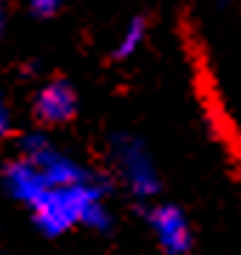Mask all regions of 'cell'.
<instances>
[{"label": "cell", "mask_w": 241, "mask_h": 255, "mask_svg": "<svg viewBox=\"0 0 241 255\" xmlns=\"http://www.w3.org/2000/svg\"><path fill=\"white\" fill-rule=\"evenodd\" d=\"M74 111H77V97L68 82H48L46 88L37 94V100H34V114L46 125L68 122L74 117Z\"/></svg>", "instance_id": "1"}, {"label": "cell", "mask_w": 241, "mask_h": 255, "mask_svg": "<svg viewBox=\"0 0 241 255\" xmlns=\"http://www.w3.org/2000/svg\"><path fill=\"white\" fill-rule=\"evenodd\" d=\"M150 219H153V227H156L162 244L170 253H185L190 247V233H187L185 216L176 207H159V210H153Z\"/></svg>", "instance_id": "2"}, {"label": "cell", "mask_w": 241, "mask_h": 255, "mask_svg": "<svg viewBox=\"0 0 241 255\" xmlns=\"http://www.w3.org/2000/svg\"><path fill=\"white\" fill-rule=\"evenodd\" d=\"M142 31H145V23H142V17H139V20H133V23H130V31L125 34V40H122V48L117 51V57H125V54H130V51L136 48V43H139Z\"/></svg>", "instance_id": "3"}, {"label": "cell", "mask_w": 241, "mask_h": 255, "mask_svg": "<svg viewBox=\"0 0 241 255\" xmlns=\"http://www.w3.org/2000/svg\"><path fill=\"white\" fill-rule=\"evenodd\" d=\"M57 6H60V0H34V11H37V14H43V17L54 14Z\"/></svg>", "instance_id": "4"}, {"label": "cell", "mask_w": 241, "mask_h": 255, "mask_svg": "<svg viewBox=\"0 0 241 255\" xmlns=\"http://www.w3.org/2000/svg\"><path fill=\"white\" fill-rule=\"evenodd\" d=\"M0 28H3V11H0Z\"/></svg>", "instance_id": "5"}]
</instances>
